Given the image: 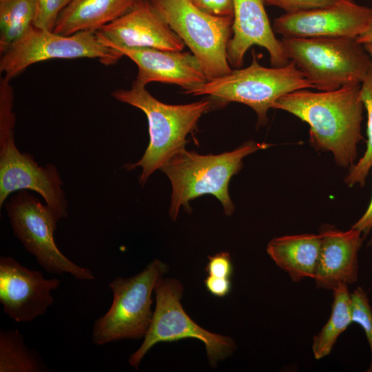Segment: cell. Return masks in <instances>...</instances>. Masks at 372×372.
<instances>
[{
	"label": "cell",
	"mask_w": 372,
	"mask_h": 372,
	"mask_svg": "<svg viewBox=\"0 0 372 372\" xmlns=\"http://www.w3.org/2000/svg\"><path fill=\"white\" fill-rule=\"evenodd\" d=\"M273 109L289 112L309 125V141L318 150L333 154L337 165L351 167L363 139L364 103L361 83L331 91L300 89L280 97Z\"/></svg>",
	"instance_id": "cell-1"
},
{
	"label": "cell",
	"mask_w": 372,
	"mask_h": 372,
	"mask_svg": "<svg viewBox=\"0 0 372 372\" xmlns=\"http://www.w3.org/2000/svg\"><path fill=\"white\" fill-rule=\"evenodd\" d=\"M269 146L249 141L219 154L202 155L185 148L176 153L161 168L172 184L170 218L176 220L182 206L190 213L189 201L205 194L214 196L222 204L224 214L231 216L235 209L229 194L231 177L242 169L245 156Z\"/></svg>",
	"instance_id": "cell-2"
},
{
	"label": "cell",
	"mask_w": 372,
	"mask_h": 372,
	"mask_svg": "<svg viewBox=\"0 0 372 372\" xmlns=\"http://www.w3.org/2000/svg\"><path fill=\"white\" fill-rule=\"evenodd\" d=\"M112 95L141 110L147 118L149 142L144 154L136 163L123 166L127 170L141 167L138 179L141 185L176 153L185 148L187 135L196 130L200 118L212 106L209 99L182 105L166 104L135 81L130 89H117Z\"/></svg>",
	"instance_id": "cell-3"
},
{
	"label": "cell",
	"mask_w": 372,
	"mask_h": 372,
	"mask_svg": "<svg viewBox=\"0 0 372 372\" xmlns=\"http://www.w3.org/2000/svg\"><path fill=\"white\" fill-rule=\"evenodd\" d=\"M281 46L313 88L331 91L361 83L372 59L355 38L282 37Z\"/></svg>",
	"instance_id": "cell-4"
},
{
	"label": "cell",
	"mask_w": 372,
	"mask_h": 372,
	"mask_svg": "<svg viewBox=\"0 0 372 372\" xmlns=\"http://www.w3.org/2000/svg\"><path fill=\"white\" fill-rule=\"evenodd\" d=\"M251 64L229 74L185 90L194 96L207 95L221 103L237 102L252 108L258 125L268 121L267 112L282 96L300 89L313 88L293 61L282 67L261 65L253 51Z\"/></svg>",
	"instance_id": "cell-5"
},
{
	"label": "cell",
	"mask_w": 372,
	"mask_h": 372,
	"mask_svg": "<svg viewBox=\"0 0 372 372\" xmlns=\"http://www.w3.org/2000/svg\"><path fill=\"white\" fill-rule=\"evenodd\" d=\"M167 271L165 263L154 260L133 276L118 277L112 280L109 287L113 300L106 313L93 324L92 343L103 345L124 339L144 338L153 317L152 292Z\"/></svg>",
	"instance_id": "cell-6"
},
{
	"label": "cell",
	"mask_w": 372,
	"mask_h": 372,
	"mask_svg": "<svg viewBox=\"0 0 372 372\" xmlns=\"http://www.w3.org/2000/svg\"><path fill=\"white\" fill-rule=\"evenodd\" d=\"M154 292L156 307L151 324L142 344L129 358V363L134 369L138 368L143 357L155 344L185 338L198 339L204 343L212 366L234 352L236 344L232 338L204 329L186 313L180 303L183 286L180 281L162 278Z\"/></svg>",
	"instance_id": "cell-7"
},
{
	"label": "cell",
	"mask_w": 372,
	"mask_h": 372,
	"mask_svg": "<svg viewBox=\"0 0 372 372\" xmlns=\"http://www.w3.org/2000/svg\"><path fill=\"white\" fill-rule=\"evenodd\" d=\"M149 1L198 59L207 81L232 71L227 59V45L234 18L209 15L191 0Z\"/></svg>",
	"instance_id": "cell-8"
},
{
	"label": "cell",
	"mask_w": 372,
	"mask_h": 372,
	"mask_svg": "<svg viewBox=\"0 0 372 372\" xmlns=\"http://www.w3.org/2000/svg\"><path fill=\"white\" fill-rule=\"evenodd\" d=\"M3 205L14 234L45 271L70 273L82 281L95 279L91 269L73 262L56 245L54 233L60 218L47 205L23 189Z\"/></svg>",
	"instance_id": "cell-9"
},
{
	"label": "cell",
	"mask_w": 372,
	"mask_h": 372,
	"mask_svg": "<svg viewBox=\"0 0 372 372\" xmlns=\"http://www.w3.org/2000/svg\"><path fill=\"white\" fill-rule=\"evenodd\" d=\"M123 56L103 44L94 31L62 35L32 26L1 54L0 72L10 81L28 66L52 59H98L102 64H115Z\"/></svg>",
	"instance_id": "cell-10"
},
{
	"label": "cell",
	"mask_w": 372,
	"mask_h": 372,
	"mask_svg": "<svg viewBox=\"0 0 372 372\" xmlns=\"http://www.w3.org/2000/svg\"><path fill=\"white\" fill-rule=\"evenodd\" d=\"M15 115L0 116V207L13 192L32 190L43 198L60 219L68 216L63 182L54 164L39 165L33 156L21 152L14 141Z\"/></svg>",
	"instance_id": "cell-11"
},
{
	"label": "cell",
	"mask_w": 372,
	"mask_h": 372,
	"mask_svg": "<svg viewBox=\"0 0 372 372\" xmlns=\"http://www.w3.org/2000/svg\"><path fill=\"white\" fill-rule=\"evenodd\" d=\"M372 21V8L353 0H337L332 4L276 18L275 33L291 38H355Z\"/></svg>",
	"instance_id": "cell-12"
},
{
	"label": "cell",
	"mask_w": 372,
	"mask_h": 372,
	"mask_svg": "<svg viewBox=\"0 0 372 372\" xmlns=\"http://www.w3.org/2000/svg\"><path fill=\"white\" fill-rule=\"evenodd\" d=\"M61 280L45 279L11 256L0 257V302L13 321L28 322L43 315L54 302L51 291Z\"/></svg>",
	"instance_id": "cell-13"
},
{
	"label": "cell",
	"mask_w": 372,
	"mask_h": 372,
	"mask_svg": "<svg viewBox=\"0 0 372 372\" xmlns=\"http://www.w3.org/2000/svg\"><path fill=\"white\" fill-rule=\"evenodd\" d=\"M96 32L108 47L182 51L185 45L149 0H140L127 13Z\"/></svg>",
	"instance_id": "cell-14"
},
{
	"label": "cell",
	"mask_w": 372,
	"mask_h": 372,
	"mask_svg": "<svg viewBox=\"0 0 372 372\" xmlns=\"http://www.w3.org/2000/svg\"><path fill=\"white\" fill-rule=\"evenodd\" d=\"M265 6L263 0H234V34L227 45V59L231 66H242L245 53L255 45L267 50L273 67L289 63L275 37Z\"/></svg>",
	"instance_id": "cell-15"
},
{
	"label": "cell",
	"mask_w": 372,
	"mask_h": 372,
	"mask_svg": "<svg viewBox=\"0 0 372 372\" xmlns=\"http://www.w3.org/2000/svg\"><path fill=\"white\" fill-rule=\"evenodd\" d=\"M138 66L134 80L145 86L151 82L176 84L185 90L207 81L198 59L192 52L156 48L110 46Z\"/></svg>",
	"instance_id": "cell-16"
},
{
	"label": "cell",
	"mask_w": 372,
	"mask_h": 372,
	"mask_svg": "<svg viewBox=\"0 0 372 372\" xmlns=\"http://www.w3.org/2000/svg\"><path fill=\"white\" fill-rule=\"evenodd\" d=\"M319 234L320 251L313 278L316 287L333 291L355 283L358 278V253L365 238L362 232L353 227L342 231L324 225Z\"/></svg>",
	"instance_id": "cell-17"
},
{
	"label": "cell",
	"mask_w": 372,
	"mask_h": 372,
	"mask_svg": "<svg viewBox=\"0 0 372 372\" xmlns=\"http://www.w3.org/2000/svg\"><path fill=\"white\" fill-rule=\"evenodd\" d=\"M321 246L320 234L286 235L272 238L267 252L293 282L315 276Z\"/></svg>",
	"instance_id": "cell-18"
},
{
	"label": "cell",
	"mask_w": 372,
	"mask_h": 372,
	"mask_svg": "<svg viewBox=\"0 0 372 372\" xmlns=\"http://www.w3.org/2000/svg\"><path fill=\"white\" fill-rule=\"evenodd\" d=\"M140 0H72L61 12L54 33L97 31L130 11Z\"/></svg>",
	"instance_id": "cell-19"
},
{
	"label": "cell",
	"mask_w": 372,
	"mask_h": 372,
	"mask_svg": "<svg viewBox=\"0 0 372 372\" xmlns=\"http://www.w3.org/2000/svg\"><path fill=\"white\" fill-rule=\"evenodd\" d=\"M348 287L342 285L333 290V301L330 317L313 338L312 351L316 360L331 353L340 335L353 322L351 292Z\"/></svg>",
	"instance_id": "cell-20"
},
{
	"label": "cell",
	"mask_w": 372,
	"mask_h": 372,
	"mask_svg": "<svg viewBox=\"0 0 372 372\" xmlns=\"http://www.w3.org/2000/svg\"><path fill=\"white\" fill-rule=\"evenodd\" d=\"M50 371L39 353L26 345L17 329H1L0 372Z\"/></svg>",
	"instance_id": "cell-21"
},
{
	"label": "cell",
	"mask_w": 372,
	"mask_h": 372,
	"mask_svg": "<svg viewBox=\"0 0 372 372\" xmlns=\"http://www.w3.org/2000/svg\"><path fill=\"white\" fill-rule=\"evenodd\" d=\"M35 0H0V53L33 25Z\"/></svg>",
	"instance_id": "cell-22"
},
{
	"label": "cell",
	"mask_w": 372,
	"mask_h": 372,
	"mask_svg": "<svg viewBox=\"0 0 372 372\" xmlns=\"http://www.w3.org/2000/svg\"><path fill=\"white\" fill-rule=\"evenodd\" d=\"M361 97L367 114L366 149L363 156L352 165L344 183L352 187L356 184L364 186L369 170L372 167V63L361 83Z\"/></svg>",
	"instance_id": "cell-23"
},
{
	"label": "cell",
	"mask_w": 372,
	"mask_h": 372,
	"mask_svg": "<svg viewBox=\"0 0 372 372\" xmlns=\"http://www.w3.org/2000/svg\"><path fill=\"white\" fill-rule=\"evenodd\" d=\"M352 322L363 329L371 351V362L367 370L372 372V307L366 292L358 287L351 293Z\"/></svg>",
	"instance_id": "cell-24"
},
{
	"label": "cell",
	"mask_w": 372,
	"mask_h": 372,
	"mask_svg": "<svg viewBox=\"0 0 372 372\" xmlns=\"http://www.w3.org/2000/svg\"><path fill=\"white\" fill-rule=\"evenodd\" d=\"M72 1L35 0L34 27L53 31L59 14Z\"/></svg>",
	"instance_id": "cell-25"
},
{
	"label": "cell",
	"mask_w": 372,
	"mask_h": 372,
	"mask_svg": "<svg viewBox=\"0 0 372 372\" xmlns=\"http://www.w3.org/2000/svg\"><path fill=\"white\" fill-rule=\"evenodd\" d=\"M265 6L282 9L285 14L308 10L333 3L337 0H263Z\"/></svg>",
	"instance_id": "cell-26"
},
{
	"label": "cell",
	"mask_w": 372,
	"mask_h": 372,
	"mask_svg": "<svg viewBox=\"0 0 372 372\" xmlns=\"http://www.w3.org/2000/svg\"><path fill=\"white\" fill-rule=\"evenodd\" d=\"M203 12L217 17L234 18V0H191Z\"/></svg>",
	"instance_id": "cell-27"
},
{
	"label": "cell",
	"mask_w": 372,
	"mask_h": 372,
	"mask_svg": "<svg viewBox=\"0 0 372 372\" xmlns=\"http://www.w3.org/2000/svg\"><path fill=\"white\" fill-rule=\"evenodd\" d=\"M208 262L205 270L208 275L230 278L233 272V265L230 254L228 252H220L208 256Z\"/></svg>",
	"instance_id": "cell-28"
},
{
	"label": "cell",
	"mask_w": 372,
	"mask_h": 372,
	"mask_svg": "<svg viewBox=\"0 0 372 372\" xmlns=\"http://www.w3.org/2000/svg\"><path fill=\"white\" fill-rule=\"evenodd\" d=\"M207 290L212 295L223 298L231 291V282L229 278L208 275L204 280Z\"/></svg>",
	"instance_id": "cell-29"
},
{
	"label": "cell",
	"mask_w": 372,
	"mask_h": 372,
	"mask_svg": "<svg viewBox=\"0 0 372 372\" xmlns=\"http://www.w3.org/2000/svg\"><path fill=\"white\" fill-rule=\"evenodd\" d=\"M360 231L362 236L366 238L372 230V196L370 203L364 214L351 226ZM372 242V238L371 243Z\"/></svg>",
	"instance_id": "cell-30"
},
{
	"label": "cell",
	"mask_w": 372,
	"mask_h": 372,
	"mask_svg": "<svg viewBox=\"0 0 372 372\" xmlns=\"http://www.w3.org/2000/svg\"><path fill=\"white\" fill-rule=\"evenodd\" d=\"M357 41L362 44H372V21L368 25L367 28L356 37Z\"/></svg>",
	"instance_id": "cell-31"
},
{
	"label": "cell",
	"mask_w": 372,
	"mask_h": 372,
	"mask_svg": "<svg viewBox=\"0 0 372 372\" xmlns=\"http://www.w3.org/2000/svg\"><path fill=\"white\" fill-rule=\"evenodd\" d=\"M364 46L372 59V44H366Z\"/></svg>",
	"instance_id": "cell-32"
}]
</instances>
